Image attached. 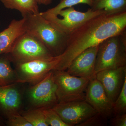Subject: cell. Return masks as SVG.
<instances>
[{
    "label": "cell",
    "instance_id": "7c38bea8",
    "mask_svg": "<svg viewBox=\"0 0 126 126\" xmlns=\"http://www.w3.org/2000/svg\"><path fill=\"white\" fill-rule=\"evenodd\" d=\"M85 101L104 117L108 119L112 116L113 103L96 78L89 81L86 89Z\"/></svg>",
    "mask_w": 126,
    "mask_h": 126
},
{
    "label": "cell",
    "instance_id": "9c48e42d",
    "mask_svg": "<svg viewBox=\"0 0 126 126\" xmlns=\"http://www.w3.org/2000/svg\"><path fill=\"white\" fill-rule=\"evenodd\" d=\"M52 108L69 126H77L97 113L85 100L58 103Z\"/></svg>",
    "mask_w": 126,
    "mask_h": 126
},
{
    "label": "cell",
    "instance_id": "8fae6325",
    "mask_svg": "<svg viewBox=\"0 0 126 126\" xmlns=\"http://www.w3.org/2000/svg\"><path fill=\"white\" fill-rule=\"evenodd\" d=\"M99 45L81 52L72 61L65 71L75 77L91 80L95 78V66Z\"/></svg>",
    "mask_w": 126,
    "mask_h": 126
},
{
    "label": "cell",
    "instance_id": "7a4b0ae2",
    "mask_svg": "<svg viewBox=\"0 0 126 126\" xmlns=\"http://www.w3.org/2000/svg\"><path fill=\"white\" fill-rule=\"evenodd\" d=\"M22 16L25 19L26 31L40 40L54 56L63 54L67 47L69 35L55 27L40 12Z\"/></svg>",
    "mask_w": 126,
    "mask_h": 126
},
{
    "label": "cell",
    "instance_id": "603a6c76",
    "mask_svg": "<svg viewBox=\"0 0 126 126\" xmlns=\"http://www.w3.org/2000/svg\"><path fill=\"white\" fill-rule=\"evenodd\" d=\"M5 123L9 126H32L21 114L11 117L7 119Z\"/></svg>",
    "mask_w": 126,
    "mask_h": 126
},
{
    "label": "cell",
    "instance_id": "277c9868",
    "mask_svg": "<svg viewBox=\"0 0 126 126\" xmlns=\"http://www.w3.org/2000/svg\"><path fill=\"white\" fill-rule=\"evenodd\" d=\"M53 72L58 103L85 100L90 79L73 76L65 70Z\"/></svg>",
    "mask_w": 126,
    "mask_h": 126
},
{
    "label": "cell",
    "instance_id": "3957f363",
    "mask_svg": "<svg viewBox=\"0 0 126 126\" xmlns=\"http://www.w3.org/2000/svg\"><path fill=\"white\" fill-rule=\"evenodd\" d=\"M126 66V46L119 35L109 37L99 45L96 58L95 74L102 70Z\"/></svg>",
    "mask_w": 126,
    "mask_h": 126
},
{
    "label": "cell",
    "instance_id": "ffe728a7",
    "mask_svg": "<svg viewBox=\"0 0 126 126\" xmlns=\"http://www.w3.org/2000/svg\"><path fill=\"white\" fill-rule=\"evenodd\" d=\"M126 112V78L119 95L113 104L112 116H118Z\"/></svg>",
    "mask_w": 126,
    "mask_h": 126
},
{
    "label": "cell",
    "instance_id": "30bf717a",
    "mask_svg": "<svg viewBox=\"0 0 126 126\" xmlns=\"http://www.w3.org/2000/svg\"><path fill=\"white\" fill-rule=\"evenodd\" d=\"M20 84L0 86V114L6 119L23 111V94Z\"/></svg>",
    "mask_w": 126,
    "mask_h": 126
},
{
    "label": "cell",
    "instance_id": "6da1fadb",
    "mask_svg": "<svg viewBox=\"0 0 126 126\" xmlns=\"http://www.w3.org/2000/svg\"><path fill=\"white\" fill-rule=\"evenodd\" d=\"M126 11L92 18L69 35L67 47L54 70H65L81 52L99 45L109 37L120 34L126 30Z\"/></svg>",
    "mask_w": 126,
    "mask_h": 126
},
{
    "label": "cell",
    "instance_id": "484cf974",
    "mask_svg": "<svg viewBox=\"0 0 126 126\" xmlns=\"http://www.w3.org/2000/svg\"><path fill=\"white\" fill-rule=\"evenodd\" d=\"M5 122L3 119L2 117L0 115V126H4L5 125Z\"/></svg>",
    "mask_w": 126,
    "mask_h": 126
},
{
    "label": "cell",
    "instance_id": "cb8c5ba5",
    "mask_svg": "<svg viewBox=\"0 0 126 126\" xmlns=\"http://www.w3.org/2000/svg\"><path fill=\"white\" fill-rule=\"evenodd\" d=\"M110 123L113 126H126V113L114 116L110 119Z\"/></svg>",
    "mask_w": 126,
    "mask_h": 126
},
{
    "label": "cell",
    "instance_id": "44dd1931",
    "mask_svg": "<svg viewBox=\"0 0 126 126\" xmlns=\"http://www.w3.org/2000/svg\"><path fill=\"white\" fill-rule=\"evenodd\" d=\"M42 110L49 126H69L62 120L53 108L42 109Z\"/></svg>",
    "mask_w": 126,
    "mask_h": 126
},
{
    "label": "cell",
    "instance_id": "9a60e30c",
    "mask_svg": "<svg viewBox=\"0 0 126 126\" xmlns=\"http://www.w3.org/2000/svg\"><path fill=\"white\" fill-rule=\"evenodd\" d=\"M92 10L102 11L107 15L126 11V0H92Z\"/></svg>",
    "mask_w": 126,
    "mask_h": 126
},
{
    "label": "cell",
    "instance_id": "ba28073f",
    "mask_svg": "<svg viewBox=\"0 0 126 126\" xmlns=\"http://www.w3.org/2000/svg\"><path fill=\"white\" fill-rule=\"evenodd\" d=\"M103 14H106L102 11H94L90 8L82 12L72 7L62 10L57 16L45 19L58 29L69 35L90 19Z\"/></svg>",
    "mask_w": 126,
    "mask_h": 126
},
{
    "label": "cell",
    "instance_id": "4316f807",
    "mask_svg": "<svg viewBox=\"0 0 126 126\" xmlns=\"http://www.w3.org/2000/svg\"><path fill=\"white\" fill-rule=\"evenodd\" d=\"M0 25H1L0 22Z\"/></svg>",
    "mask_w": 126,
    "mask_h": 126
},
{
    "label": "cell",
    "instance_id": "e0dca14e",
    "mask_svg": "<svg viewBox=\"0 0 126 126\" xmlns=\"http://www.w3.org/2000/svg\"><path fill=\"white\" fill-rule=\"evenodd\" d=\"M11 63L8 54L0 55V86L16 82L17 77L15 69L12 67Z\"/></svg>",
    "mask_w": 126,
    "mask_h": 126
},
{
    "label": "cell",
    "instance_id": "ac0fdd59",
    "mask_svg": "<svg viewBox=\"0 0 126 126\" xmlns=\"http://www.w3.org/2000/svg\"><path fill=\"white\" fill-rule=\"evenodd\" d=\"M81 4L87 5L90 7L92 5V0H61L59 3L54 7L44 12H40V14L45 18L57 16L59 12L63 9Z\"/></svg>",
    "mask_w": 126,
    "mask_h": 126
},
{
    "label": "cell",
    "instance_id": "2e32d148",
    "mask_svg": "<svg viewBox=\"0 0 126 126\" xmlns=\"http://www.w3.org/2000/svg\"><path fill=\"white\" fill-rule=\"evenodd\" d=\"M0 1L6 8L16 10L22 16L39 12L37 0H0Z\"/></svg>",
    "mask_w": 126,
    "mask_h": 126
},
{
    "label": "cell",
    "instance_id": "8992f818",
    "mask_svg": "<svg viewBox=\"0 0 126 126\" xmlns=\"http://www.w3.org/2000/svg\"><path fill=\"white\" fill-rule=\"evenodd\" d=\"M26 97L29 109H44L52 108L58 103L56 86L53 70L27 90Z\"/></svg>",
    "mask_w": 126,
    "mask_h": 126
},
{
    "label": "cell",
    "instance_id": "d4e9b609",
    "mask_svg": "<svg viewBox=\"0 0 126 126\" xmlns=\"http://www.w3.org/2000/svg\"><path fill=\"white\" fill-rule=\"evenodd\" d=\"M38 4L48 5L52 2V0H37Z\"/></svg>",
    "mask_w": 126,
    "mask_h": 126
},
{
    "label": "cell",
    "instance_id": "4fadbf2b",
    "mask_svg": "<svg viewBox=\"0 0 126 126\" xmlns=\"http://www.w3.org/2000/svg\"><path fill=\"white\" fill-rule=\"evenodd\" d=\"M95 78L102 84L113 104L119 95L126 78V66L100 71L96 74Z\"/></svg>",
    "mask_w": 126,
    "mask_h": 126
},
{
    "label": "cell",
    "instance_id": "5b68a950",
    "mask_svg": "<svg viewBox=\"0 0 126 126\" xmlns=\"http://www.w3.org/2000/svg\"><path fill=\"white\" fill-rule=\"evenodd\" d=\"M7 54L15 64L55 57L40 40L26 31L18 38L12 50Z\"/></svg>",
    "mask_w": 126,
    "mask_h": 126
},
{
    "label": "cell",
    "instance_id": "5bb4252c",
    "mask_svg": "<svg viewBox=\"0 0 126 126\" xmlns=\"http://www.w3.org/2000/svg\"><path fill=\"white\" fill-rule=\"evenodd\" d=\"M25 32L24 17L12 20L8 27L0 32V55L11 52L17 39Z\"/></svg>",
    "mask_w": 126,
    "mask_h": 126
},
{
    "label": "cell",
    "instance_id": "7402d4cb",
    "mask_svg": "<svg viewBox=\"0 0 126 126\" xmlns=\"http://www.w3.org/2000/svg\"><path fill=\"white\" fill-rule=\"evenodd\" d=\"M108 119L97 112L82 122L77 125V126H104L107 124Z\"/></svg>",
    "mask_w": 126,
    "mask_h": 126
},
{
    "label": "cell",
    "instance_id": "52a82bcc",
    "mask_svg": "<svg viewBox=\"0 0 126 126\" xmlns=\"http://www.w3.org/2000/svg\"><path fill=\"white\" fill-rule=\"evenodd\" d=\"M59 56L15 64L16 82L31 85L37 83L49 72L54 70L59 60Z\"/></svg>",
    "mask_w": 126,
    "mask_h": 126
},
{
    "label": "cell",
    "instance_id": "d6986e66",
    "mask_svg": "<svg viewBox=\"0 0 126 126\" xmlns=\"http://www.w3.org/2000/svg\"><path fill=\"white\" fill-rule=\"evenodd\" d=\"M21 114L32 126H49L41 109H28Z\"/></svg>",
    "mask_w": 126,
    "mask_h": 126
}]
</instances>
